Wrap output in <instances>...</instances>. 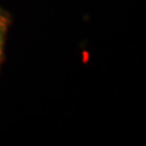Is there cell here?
I'll list each match as a JSON object with an SVG mask.
<instances>
[{
    "instance_id": "obj_1",
    "label": "cell",
    "mask_w": 146,
    "mask_h": 146,
    "mask_svg": "<svg viewBox=\"0 0 146 146\" xmlns=\"http://www.w3.org/2000/svg\"><path fill=\"white\" fill-rule=\"evenodd\" d=\"M2 44H3V36H2V31L0 28V58L2 54Z\"/></svg>"
}]
</instances>
